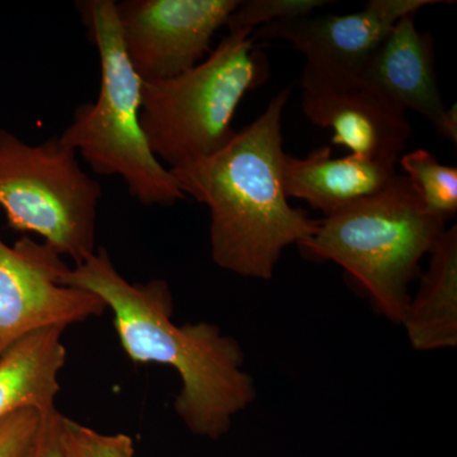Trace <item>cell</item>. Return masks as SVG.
I'll list each match as a JSON object with an SVG mask.
<instances>
[{
    "instance_id": "obj_1",
    "label": "cell",
    "mask_w": 457,
    "mask_h": 457,
    "mask_svg": "<svg viewBox=\"0 0 457 457\" xmlns=\"http://www.w3.org/2000/svg\"><path fill=\"white\" fill-rule=\"evenodd\" d=\"M62 282L95 294L113 314L123 351L135 363H159L179 372L182 389L174 411L192 433L218 440L233 418L253 403V378L245 371V353L233 337L215 324L171 320L173 299L164 279L132 284L117 270L104 248L74 269Z\"/></svg>"
},
{
    "instance_id": "obj_2",
    "label": "cell",
    "mask_w": 457,
    "mask_h": 457,
    "mask_svg": "<svg viewBox=\"0 0 457 457\" xmlns=\"http://www.w3.org/2000/svg\"><path fill=\"white\" fill-rule=\"evenodd\" d=\"M290 96L282 89L215 154L170 170L186 197L209 207L213 262L243 278H272L286 246L302 245L320 222L285 192L282 112Z\"/></svg>"
},
{
    "instance_id": "obj_3",
    "label": "cell",
    "mask_w": 457,
    "mask_h": 457,
    "mask_svg": "<svg viewBox=\"0 0 457 457\" xmlns=\"http://www.w3.org/2000/svg\"><path fill=\"white\" fill-rule=\"evenodd\" d=\"M445 228L446 221L423 209L407 177L396 174L378 194L324 216L299 246L309 257L341 266L376 311L402 324L408 286Z\"/></svg>"
},
{
    "instance_id": "obj_4",
    "label": "cell",
    "mask_w": 457,
    "mask_h": 457,
    "mask_svg": "<svg viewBox=\"0 0 457 457\" xmlns=\"http://www.w3.org/2000/svg\"><path fill=\"white\" fill-rule=\"evenodd\" d=\"M77 8L98 50L101 86L95 102L80 104L60 135L101 176H119L132 197L146 206L185 200L170 168L159 161L141 128L143 79L132 68L113 0H84Z\"/></svg>"
},
{
    "instance_id": "obj_5",
    "label": "cell",
    "mask_w": 457,
    "mask_h": 457,
    "mask_svg": "<svg viewBox=\"0 0 457 457\" xmlns=\"http://www.w3.org/2000/svg\"><path fill=\"white\" fill-rule=\"evenodd\" d=\"M270 78L253 32H228L200 64L170 79L144 82L140 121L153 154L170 170L222 149L246 93Z\"/></svg>"
},
{
    "instance_id": "obj_6",
    "label": "cell",
    "mask_w": 457,
    "mask_h": 457,
    "mask_svg": "<svg viewBox=\"0 0 457 457\" xmlns=\"http://www.w3.org/2000/svg\"><path fill=\"white\" fill-rule=\"evenodd\" d=\"M101 198V185L59 137L31 145L0 129V206L9 228L37 234L77 266L97 249Z\"/></svg>"
},
{
    "instance_id": "obj_7",
    "label": "cell",
    "mask_w": 457,
    "mask_h": 457,
    "mask_svg": "<svg viewBox=\"0 0 457 457\" xmlns=\"http://www.w3.org/2000/svg\"><path fill=\"white\" fill-rule=\"evenodd\" d=\"M444 0H371L362 11L278 21L253 32L255 41L290 42L305 56L303 90L359 84L370 59L398 21Z\"/></svg>"
},
{
    "instance_id": "obj_8",
    "label": "cell",
    "mask_w": 457,
    "mask_h": 457,
    "mask_svg": "<svg viewBox=\"0 0 457 457\" xmlns=\"http://www.w3.org/2000/svg\"><path fill=\"white\" fill-rule=\"evenodd\" d=\"M240 0H122L117 21L126 55L143 82L170 79L212 53L215 33Z\"/></svg>"
},
{
    "instance_id": "obj_9",
    "label": "cell",
    "mask_w": 457,
    "mask_h": 457,
    "mask_svg": "<svg viewBox=\"0 0 457 457\" xmlns=\"http://www.w3.org/2000/svg\"><path fill=\"white\" fill-rule=\"evenodd\" d=\"M68 267L45 243L23 237L8 245L0 237V354L38 330L82 323L107 311L95 294L62 284Z\"/></svg>"
},
{
    "instance_id": "obj_10",
    "label": "cell",
    "mask_w": 457,
    "mask_h": 457,
    "mask_svg": "<svg viewBox=\"0 0 457 457\" xmlns=\"http://www.w3.org/2000/svg\"><path fill=\"white\" fill-rule=\"evenodd\" d=\"M416 14L396 22L370 59L361 86L407 112L422 114L442 140L457 141V108H447L435 71V46L429 33L418 31Z\"/></svg>"
},
{
    "instance_id": "obj_11",
    "label": "cell",
    "mask_w": 457,
    "mask_h": 457,
    "mask_svg": "<svg viewBox=\"0 0 457 457\" xmlns=\"http://www.w3.org/2000/svg\"><path fill=\"white\" fill-rule=\"evenodd\" d=\"M309 121L335 132L332 141L351 154L398 163L413 128L407 112L361 84L303 90Z\"/></svg>"
},
{
    "instance_id": "obj_12",
    "label": "cell",
    "mask_w": 457,
    "mask_h": 457,
    "mask_svg": "<svg viewBox=\"0 0 457 457\" xmlns=\"http://www.w3.org/2000/svg\"><path fill=\"white\" fill-rule=\"evenodd\" d=\"M332 147L321 146L305 158L286 154L282 179L287 197L305 201L324 216L378 194L396 176L392 162L350 154L333 158Z\"/></svg>"
},
{
    "instance_id": "obj_13",
    "label": "cell",
    "mask_w": 457,
    "mask_h": 457,
    "mask_svg": "<svg viewBox=\"0 0 457 457\" xmlns=\"http://www.w3.org/2000/svg\"><path fill=\"white\" fill-rule=\"evenodd\" d=\"M64 327L46 328L0 354V422L23 409L54 411L65 366Z\"/></svg>"
},
{
    "instance_id": "obj_14",
    "label": "cell",
    "mask_w": 457,
    "mask_h": 457,
    "mask_svg": "<svg viewBox=\"0 0 457 457\" xmlns=\"http://www.w3.org/2000/svg\"><path fill=\"white\" fill-rule=\"evenodd\" d=\"M428 269L409 300L403 326L416 351L457 345V228H445L433 246Z\"/></svg>"
},
{
    "instance_id": "obj_15",
    "label": "cell",
    "mask_w": 457,
    "mask_h": 457,
    "mask_svg": "<svg viewBox=\"0 0 457 457\" xmlns=\"http://www.w3.org/2000/svg\"><path fill=\"white\" fill-rule=\"evenodd\" d=\"M399 163L423 209L447 222L457 212L456 167L441 164L427 150L403 154Z\"/></svg>"
},
{
    "instance_id": "obj_16",
    "label": "cell",
    "mask_w": 457,
    "mask_h": 457,
    "mask_svg": "<svg viewBox=\"0 0 457 457\" xmlns=\"http://www.w3.org/2000/svg\"><path fill=\"white\" fill-rule=\"evenodd\" d=\"M326 0H246L240 2L228 21V32L251 31L278 21L314 13Z\"/></svg>"
},
{
    "instance_id": "obj_17",
    "label": "cell",
    "mask_w": 457,
    "mask_h": 457,
    "mask_svg": "<svg viewBox=\"0 0 457 457\" xmlns=\"http://www.w3.org/2000/svg\"><path fill=\"white\" fill-rule=\"evenodd\" d=\"M41 413L23 409L0 422V457H29L40 428Z\"/></svg>"
},
{
    "instance_id": "obj_18",
    "label": "cell",
    "mask_w": 457,
    "mask_h": 457,
    "mask_svg": "<svg viewBox=\"0 0 457 457\" xmlns=\"http://www.w3.org/2000/svg\"><path fill=\"white\" fill-rule=\"evenodd\" d=\"M66 425L90 457H135L134 442L128 435H106L69 418Z\"/></svg>"
},
{
    "instance_id": "obj_19",
    "label": "cell",
    "mask_w": 457,
    "mask_h": 457,
    "mask_svg": "<svg viewBox=\"0 0 457 457\" xmlns=\"http://www.w3.org/2000/svg\"><path fill=\"white\" fill-rule=\"evenodd\" d=\"M62 414L54 411L41 413L40 428L29 457H66L62 438Z\"/></svg>"
},
{
    "instance_id": "obj_20",
    "label": "cell",
    "mask_w": 457,
    "mask_h": 457,
    "mask_svg": "<svg viewBox=\"0 0 457 457\" xmlns=\"http://www.w3.org/2000/svg\"><path fill=\"white\" fill-rule=\"evenodd\" d=\"M62 447H64L66 457H90L87 451L84 450L80 442L75 438L73 433L66 425V417L62 416Z\"/></svg>"
}]
</instances>
